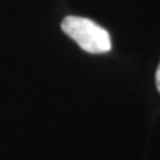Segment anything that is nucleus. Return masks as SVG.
Instances as JSON below:
<instances>
[{"mask_svg":"<svg viewBox=\"0 0 160 160\" xmlns=\"http://www.w3.org/2000/svg\"><path fill=\"white\" fill-rule=\"evenodd\" d=\"M155 82H156V87L159 89V92H160V64H159V67L156 69V76H155Z\"/></svg>","mask_w":160,"mask_h":160,"instance_id":"f03ea898","label":"nucleus"},{"mask_svg":"<svg viewBox=\"0 0 160 160\" xmlns=\"http://www.w3.org/2000/svg\"><path fill=\"white\" fill-rule=\"evenodd\" d=\"M63 32L73 39L78 46L89 53L111 51L112 43L107 29L92 20L82 16H67L62 22Z\"/></svg>","mask_w":160,"mask_h":160,"instance_id":"f257e3e1","label":"nucleus"}]
</instances>
